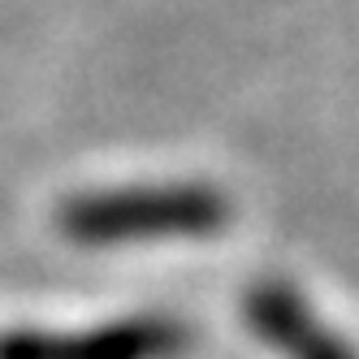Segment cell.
Instances as JSON below:
<instances>
[{
	"label": "cell",
	"mask_w": 359,
	"mask_h": 359,
	"mask_svg": "<svg viewBox=\"0 0 359 359\" xmlns=\"http://www.w3.org/2000/svg\"><path fill=\"white\" fill-rule=\"evenodd\" d=\"M195 333L165 312L121 316L87 329H9L0 359H187Z\"/></svg>",
	"instance_id": "7a4b0ae2"
},
{
	"label": "cell",
	"mask_w": 359,
	"mask_h": 359,
	"mask_svg": "<svg viewBox=\"0 0 359 359\" xmlns=\"http://www.w3.org/2000/svg\"><path fill=\"white\" fill-rule=\"evenodd\" d=\"M234 203L212 182H147L69 195L57 229L74 247H135L165 238H212L229 225Z\"/></svg>",
	"instance_id": "6da1fadb"
},
{
	"label": "cell",
	"mask_w": 359,
	"mask_h": 359,
	"mask_svg": "<svg viewBox=\"0 0 359 359\" xmlns=\"http://www.w3.org/2000/svg\"><path fill=\"white\" fill-rule=\"evenodd\" d=\"M243 325L281 359H355L290 281H255L243 294Z\"/></svg>",
	"instance_id": "3957f363"
}]
</instances>
